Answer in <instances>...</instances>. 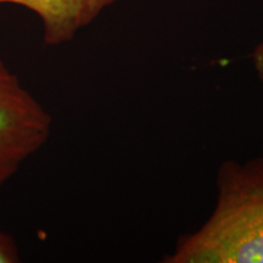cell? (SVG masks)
Here are the masks:
<instances>
[{
    "mask_svg": "<svg viewBox=\"0 0 263 263\" xmlns=\"http://www.w3.org/2000/svg\"><path fill=\"white\" fill-rule=\"evenodd\" d=\"M216 209L199 230L178 240L170 263H263V159L227 161Z\"/></svg>",
    "mask_w": 263,
    "mask_h": 263,
    "instance_id": "6da1fadb",
    "label": "cell"
},
{
    "mask_svg": "<svg viewBox=\"0 0 263 263\" xmlns=\"http://www.w3.org/2000/svg\"><path fill=\"white\" fill-rule=\"evenodd\" d=\"M50 114L0 59V189L47 143Z\"/></svg>",
    "mask_w": 263,
    "mask_h": 263,
    "instance_id": "7a4b0ae2",
    "label": "cell"
},
{
    "mask_svg": "<svg viewBox=\"0 0 263 263\" xmlns=\"http://www.w3.org/2000/svg\"><path fill=\"white\" fill-rule=\"evenodd\" d=\"M116 0H0L25 6L43 22L44 41L49 45L70 42L76 33L88 26L105 8Z\"/></svg>",
    "mask_w": 263,
    "mask_h": 263,
    "instance_id": "3957f363",
    "label": "cell"
},
{
    "mask_svg": "<svg viewBox=\"0 0 263 263\" xmlns=\"http://www.w3.org/2000/svg\"><path fill=\"white\" fill-rule=\"evenodd\" d=\"M20 261V250L14 238L0 229V263H16Z\"/></svg>",
    "mask_w": 263,
    "mask_h": 263,
    "instance_id": "277c9868",
    "label": "cell"
},
{
    "mask_svg": "<svg viewBox=\"0 0 263 263\" xmlns=\"http://www.w3.org/2000/svg\"><path fill=\"white\" fill-rule=\"evenodd\" d=\"M252 60H254L256 73H257L259 80L263 82V43L257 45V48L255 49L254 54H252Z\"/></svg>",
    "mask_w": 263,
    "mask_h": 263,
    "instance_id": "5b68a950",
    "label": "cell"
}]
</instances>
